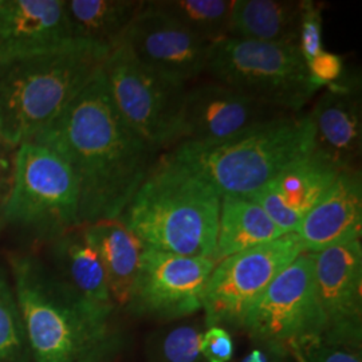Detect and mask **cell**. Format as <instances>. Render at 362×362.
<instances>
[{
  "instance_id": "9",
  "label": "cell",
  "mask_w": 362,
  "mask_h": 362,
  "mask_svg": "<svg viewBox=\"0 0 362 362\" xmlns=\"http://www.w3.org/2000/svg\"><path fill=\"white\" fill-rule=\"evenodd\" d=\"M103 73L118 113L145 143L155 151L179 143L187 85L143 65L122 42L109 52Z\"/></svg>"
},
{
  "instance_id": "8",
  "label": "cell",
  "mask_w": 362,
  "mask_h": 362,
  "mask_svg": "<svg viewBox=\"0 0 362 362\" xmlns=\"http://www.w3.org/2000/svg\"><path fill=\"white\" fill-rule=\"evenodd\" d=\"M324 329L310 252H302L275 278L243 326L252 346L276 350L293 360L322 341Z\"/></svg>"
},
{
  "instance_id": "27",
  "label": "cell",
  "mask_w": 362,
  "mask_h": 362,
  "mask_svg": "<svg viewBox=\"0 0 362 362\" xmlns=\"http://www.w3.org/2000/svg\"><path fill=\"white\" fill-rule=\"evenodd\" d=\"M322 7L313 0H302L298 46L306 65L324 50L322 45Z\"/></svg>"
},
{
  "instance_id": "4",
  "label": "cell",
  "mask_w": 362,
  "mask_h": 362,
  "mask_svg": "<svg viewBox=\"0 0 362 362\" xmlns=\"http://www.w3.org/2000/svg\"><path fill=\"white\" fill-rule=\"evenodd\" d=\"M110 52L74 40L54 52L0 62V137L13 146L31 141L103 70Z\"/></svg>"
},
{
  "instance_id": "30",
  "label": "cell",
  "mask_w": 362,
  "mask_h": 362,
  "mask_svg": "<svg viewBox=\"0 0 362 362\" xmlns=\"http://www.w3.org/2000/svg\"><path fill=\"white\" fill-rule=\"evenodd\" d=\"M293 360V358H291ZM296 362H362V350L349 349L320 341L305 350Z\"/></svg>"
},
{
  "instance_id": "22",
  "label": "cell",
  "mask_w": 362,
  "mask_h": 362,
  "mask_svg": "<svg viewBox=\"0 0 362 362\" xmlns=\"http://www.w3.org/2000/svg\"><path fill=\"white\" fill-rule=\"evenodd\" d=\"M284 236L266 211L248 196L220 199L216 246L212 260L219 263L242 251Z\"/></svg>"
},
{
  "instance_id": "18",
  "label": "cell",
  "mask_w": 362,
  "mask_h": 362,
  "mask_svg": "<svg viewBox=\"0 0 362 362\" xmlns=\"http://www.w3.org/2000/svg\"><path fill=\"white\" fill-rule=\"evenodd\" d=\"M361 233V169H353L338 173L329 192L302 220L296 233L305 252L317 254L360 242Z\"/></svg>"
},
{
  "instance_id": "11",
  "label": "cell",
  "mask_w": 362,
  "mask_h": 362,
  "mask_svg": "<svg viewBox=\"0 0 362 362\" xmlns=\"http://www.w3.org/2000/svg\"><path fill=\"white\" fill-rule=\"evenodd\" d=\"M211 258L180 257L145 248L125 310L160 324H172L203 309Z\"/></svg>"
},
{
  "instance_id": "2",
  "label": "cell",
  "mask_w": 362,
  "mask_h": 362,
  "mask_svg": "<svg viewBox=\"0 0 362 362\" xmlns=\"http://www.w3.org/2000/svg\"><path fill=\"white\" fill-rule=\"evenodd\" d=\"M15 296L33 362H115L125 334L115 314L97 310L42 259L8 252Z\"/></svg>"
},
{
  "instance_id": "23",
  "label": "cell",
  "mask_w": 362,
  "mask_h": 362,
  "mask_svg": "<svg viewBox=\"0 0 362 362\" xmlns=\"http://www.w3.org/2000/svg\"><path fill=\"white\" fill-rule=\"evenodd\" d=\"M302 0H233L230 38L298 45Z\"/></svg>"
},
{
  "instance_id": "17",
  "label": "cell",
  "mask_w": 362,
  "mask_h": 362,
  "mask_svg": "<svg viewBox=\"0 0 362 362\" xmlns=\"http://www.w3.org/2000/svg\"><path fill=\"white\" fill-rule=\"evenodd\" d=\"M65 0H0V62L73 43Z\"/></svg>"
},
{
  "instance_id": "16",
  "label": "cell",
  "mask_w": 362,
  "mask_h": 362,
  "mask_svg": "<svg viewBox=\"0 0 362 362\" xmlns=\"http://www.w3.org/2000/svg\"><path fill=\"white\" fill-rule=\"evenodd\" d=\"M338 173L330 163L311 152L248 197L266 211L284 235L296 233L302 220L329 192Z\"/></svg>"
},
{
  "instance_id": "20",
  "label": "cell",
  "mask_w": 362,
  "mask_h": 362,
  "mask_svg": "<svg viewBox=\"0 0 362 362\" xmlns=\"http://www.w3.org/2000/svg\"><path fill=\"white\" fill-rule=\"evenodd\" d=\"M82 231L103 263L117 309H125L145 247L119 218L83 226Z\"/></svg>"
},
{
  "instance_id": "7",
  "label": "cell",
  "mask_w": 362,
  "mask_h": 362,
  "mask_svg": "<svg viewBox=\"0 0 362 362\" xmlns=\"http://www.w3.org/2000/svg\"><path fill=\"white\" fill-rule=\"evenodd\" d=\"M3 211L6 224L52 242L81 227L76 176L50 148L34 141L21 144Z\"/></svg>"
},
{
  "instance_id": "21",
  "label": "cell",
  "mask_w": 362,
  "mask_h": 362,
  "mask_svg": "<svg viewBox=\"0 0 362 362\" xmlns=\"http://www.w3.org/2000/svg\"><path fill=\"white\" fill-rule=\"evenodd\" d=\"M145 3L146 0H65L73 39L113 50Z\"/></svg>"
},
{
  "instance_id": "31",
  "label": "cell",
  "mask_w": 362,
  "mask_h": 362,
  "mask_svg": "<svg viewBox=\"0 0 362 362\" xmlns=\"http://www.w3.org/2000/svg\"><path fill=\"white\" fill-rule=\"evenodd\" d=\"M16 149L18 146H13L0 137V200L3 203L11 191Z\"/></svg>"
},
{
  "instance_id": "6",
  "label": "cell",
  "mask_w": 362,
  "mask_h": 362,
  "mask_svg": "<svg viewBox=\"0 0 362 362\" xmlns=\"http://www.w3.org/2000/svg\"><path fill=\"white\" fill-rule=\"evenodd\" d=\"M207 73L285 113H299L320 90L298 45L221 39L211 45Z\"/></svg>"
},
{
  "instance_id": "33",
  "label": "cell",
  "mask_w": 362,
  "mask_h": 362,
  "mask_svg": "<svg viewBox=\"0 0 362 362\" xmlns=\"http://www.w3.org/2000/svg\"><path fill=\"white\" fill-rule=\"evenodd\" d=\"M4 203L0 200V233L3 231L4 226H6V220H4V211H3Z\"/></svg>"
},
{
  "instance_id": "13",
  "label": "cell",
  "mask_w": 362,
  "mask_h": 362,
  "mask_svg": "<svg viewBox=\"0 0 362 362\" xmlns=\"http://www.w3.org/2000/svg\"><path fill=\"white\" fill-rule=\"evenodd\" d=\"M281 115L285 112L219 82L202 83L185 91L177 144L221 143Z\"/></svg>"
},
{
  "instance_id": "26",
  "label": "cell",
  "mask_w": 362,
  "mask_h": 362,
  "mask_svg": "<svg viewBox=\"0 0 362 362\" xmlns=\"http://www.w3.org/2000/svg\"><path fill=\"white\" fill-rule=\"evenodd\" d=\"M0 362H33L11 276L0 266Z\"/></svg>"
},
{
  "instance_id": "12",
  "label": "cell",
  "mask_w": 362,
  "mask_h": 362,
  "mask_svg": "<svg viewBox=\"0 0 362 362\" xmlns=\"http://www.w3.org/2000/svg\"><path fill=\"white\" fill-rule=\"evenodd\" d=\"M314 274L324 313L322 341L362 350L361 240L314 254Z\"/></svg>"
},
{
  "instance_id": "5",
  "label": "cell",
  "mask_w": 362,
  "mask_h": 362,
  "mask_svg": "<svg viewBox=\"0 0 362 362\" xmlns=\"http://www.w3.org/2000/svg\"><path fill=\"white\" fill-rule=\"evenodd\" d=\"M313 152L310 116L285 113L216 144H176L167 155L223 196H250Z\"/></svg>"
},
{
  "instance_id": "28",
  "label": "cell",
  "mask_w": 362,
  "mask_h": 362,
  "mask_svg": "<svg viewBox=\"0 0 362 362\" xmlns=\"http://www.w3.org/2000/svg\"><path fill=\"white\" fill-rule=\"evenodd\" d=\"M233 350L231 332L219 326L206 327L200 339V351L206 362H231Z\"/></svg>"
},
{
  "instance_id": "15",
  "label": "cell",
  "mask_w": 362,
  "mask_h": 362,
  "mask_svg": "<svg viewBox=\"0 0 362 362\" xmlns=\"http://www.w3.org/2000/svg\"><path fill=\"white\" fill-rule=\"evenodd\" d=\"M313 152L339 172L360 169L362 151L361 82L342 78L326 88L310 115Z\"/></svg>"
},
{
  "instance_id": "24",
  "label": "cell",
  "mask_w": 362,
  "mask_h": 362,
  "mask_svg": "<svg viewBox=\"0 0 362 362\" xmlns=\"http://www.w3.org/2000/svg\"><path fill=\"white\" fill-rule=\"evenodd\" d=\"M148 4L209 45L230 38L233 0H146Z\"/></svg>"
},
{
  "instance_id": "10",
  "label": "cell",
  "mask_w": 362,
  "mask_h": 362,
  "mask_svg": "<svg viewBox=\"0 0 362 362\" xmlns=\"http://www.w3.org/2000/svg\"><path fill=\"white\" fill-rule=\"evenodd\" d=\"M302 252L297 233H287L216 263L203 297L204 327L243 332L250 311Z\"/></svg>"
},
{
  "instance_id": "1",
  "label": "cell",
  "mask_w": 362,
  "mask_h": 362,
  "mask_svg": "<svg viewBox=\"0 0 362 362\" xmlns=\"http://www.w3.org/2000/svg\"><path fill=\"white\" fill-rule=\"evenodd\" d=\"M31 141L61 156L74 173L81 227L118 219L152 168L156 152L118 113L103 70Z\"/></svg>"
},
{
  "instance_id": "25",
  "label": "cell",
  "mask_w": 362,
  "mask_h": 362,
  "mask_svg": "<svg viewBox=\"0 0 362 362\" xmlns=\"http://www.w3.org/2000/svg\"><path fill=\"white\" fill-rule=\"evenodd\" d=\"M203 326L194 321L165 324L145 344V362H206L200 351Z\"/></svg>"
},
{
  "instance_id": "29",
  "label": "cell",
  "mask_w": 362,
  "mask_h": 362,
  "mask_svg": "<svg viewBox=\"0 0 362 362\" xmlns=\"http://www.w3.org/2000/svg\"><path fill=\"white\" fill-rule=\"evenodd\" d=\"M311 81L320 88H329L345 77L344 58L334 52L322 50L308 65Z\"/></svg>"
},
{
  "instance_id": "19",
  "label": "cell",
  "mask_w": 362,
  "mask_h": 362,
  "mask_svg": "<svg viewBox=\"0 0 362 362\" xmlns=\"http://www.w3.org/2000/svg\"><path fill=\"white\" fill-rule=\"evenodd\" d=\"M50 267L78 297L97 310L116 314L103 263L82 227L50 242Z\"/></svg>"
},
{
  "instance_id": "32",
  "label": "cell",
  "mask_w": 362,
  "mask_h": 362,
  "mask_svg": "<svg viewBox=\"0 0 362 362\" xmlns=\"http://www.w3.org/2000/svg\"><path fill=\"white\" fill-rule=\"evenodd\" d=\"M288 357L264 346H252L238 362H285Z\"/></svg>"
},
{
  "instance_id": "14",
  "label": "cell",
  "mask_w": 362,
  "mask_h": 362,
  "mask_svg": "<svg viewBox=\"0 0 362 362\" xmlns=\"http://www.w3.org/2000/svg\"><path fill=\"white\" fill-rule=\"evenodd\" d=\"M122 43L143 65L182 85L207 71L211 45L152 8L148 1Z\"/></svg>"
},
{
  "instance_id": "3",
  "label": "cell",
  "mask_w": 362,
  "mask_h": 362,
  "mask_svg": "<svg viewBox=\"0 0 362 362\" xmlns=\"http://www.w3.org/2000/svg\"><path fill=\"white\" fill-rule=\"evenodd\" d=\"M220 199L208 181L165 153L153 163L119 219L145 248L212 259Z\"/></svg>"
}]
</instances>
